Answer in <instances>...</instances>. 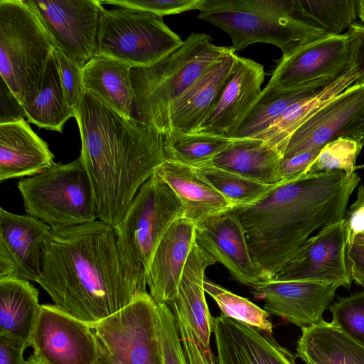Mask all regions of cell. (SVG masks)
Segmentation results:
<instances>
[{
	"label": "cell",
	"mask_w": 364,
	"mask_h": 364,
	"mask_svg": "<svg viewBox=\"0 0 364 364\" xmlns=\"http://www.w3.org/2000/svg\"><path fill=\"white\" fill-rule=\"evenodd\" d=\"M37 283L53 304L92 328L147 291L127 272L115 228L100 220L51 230Z\"/></svg>",
	"instance_id": "6da1fadb"
},
{
	"label": "cell",
	"mask_w": 364,
	"mask_h": 364,
	"mask_svg": "<svg viewBox=\"0 0 364 364\" xmlns=\"http://www.w3.org/2000/svg\"><path fill=\"white\" fill-rule=\"evenodd\" d=\"M74 117L82 142L79 157L92 187L98 220L115 228L141 186L167 160L164 136L86 90Z\"/></svg>",
	"instance_id": "7a4b0ae2"
},
{
	"label": "cell",
	"mask_w": 364,
	"mask_h": 364,
	"mask_svg": "<svg viewBox=\"0 0 364 364\" xmlns=\"http://www.w3.org/2000/svg\"><path fill=\"white\" fill-rule=\"evenodd\" d=\"M360 181L356 172L304 174L277 185L255 203L230 210L245 230L252 260L264 281L274 279L311 233L344 218Z\"/></svg>",
	"instance_id": "3957f363"
},
{
	"label": "cell",
	"mask_w": 364,
	"mask_h": 364,
	"mask_svg": "<svg viewBox=\"0 0 364 364\" xmlns=\"http://www.w3.org/2000/svg\"><path fill=\"white\" fill-rule=\"evenodd\" d=\"M231 49L213 44L208 34L192 33L155 64L132 68L134 118L166 135L173 103Z\"/></svg>",
	"instance_id": "277c9868"
},
{
	"label": "cell",
	"mask_w": 364,
	"mask_h": 364,
	"mask_svg": "<svg viewBox=\"0 0 364 364\" xmlns=\"http://www.w3.org/2000/svg\"><path fill=\"white\" fill-rule=\"evenodd\" d=\"M197 17L225 31L234 52L255 43H270L282 58L328 36L296 18L291 0H203Z\"/></svg>",
	"instance_id": "5b68a950"
},
{
	"label": "cell",
	"mask_w": 364,
	"mask_h": 364,
	"mask_svg": "<svg viewBox=\"0 0 364 364\" xmlns=\"http://www.w3.org/2000/svg\"><path fill=\"white\" fill-rule=\"evenodd\" d=\"M55 48L26 0H0V75L23 107L38 93Z\"/></svg>",
	"instance_id": "8992f818"
},
{
	"label": "cell",
	"mask_w": 364,
	"mask_h": 364,
	"mask_svg": "<svg viewBox=\"0 0 364 364\" xmlns=\"http://www.w3.org/2000/svg\"><path fill=\"white\" fill-rule=\"evenodd\" d=\"M183 217L181 200L154 173L139 189L115 228L123 264L141 289L146 290L147 274L158 245L173 223Z\"/></svg>",
	"instance_id": "52a82bcc"
},
{
	"label": "cell",
	"mask_w": 364,
	"mask_h": 364,
	"mask_svg": "<svg viewBox=\"0 0 364 364\" xmlns=\"http://www.w3.org/2000/svg\"><path fill=\"white\" fill-rule=\"evenodd\" d=\"M17 187L27 214L53 230L98 220L92 187L80 157L54 164L20 180Z\"/></svg>",
	"instance_id": "ba28073f"
},
{
	"label": "cell",
	"mask_w": 364,
	"mask_h": 364,
	"mask_svg": "<svg viewBox=\"0 0 364 364\" xmlns=\"http://www.w3.org/2000/svg\"><path fill=\"white\" fill-rule=\"evenodd\" d=\"M183 41L163 16L118 6L103 9L97 34V54L133 67L149 66L178 49Z\"/></svg>",
	"instance_id": "9c48e42d"
},
{
	"label": "cell",
	"mask_w": 364,
	"mask_h": 364,
	"mask_svg": "<svg viewBox=\"0 0 364 364\" xmlns=\"http://www.w3.org/2000/svg\"><path fill=\"white\" fill-rule=\"evenodd\" d=\"M215 262L196 242L183 269L176 294L167 303L173 315L188 364H217L210 343L213 317L204 289L205 269Z\"/></svg>",
	"instance_id": "30bf717a"
},
{
	"label": "cell",
	"mask_w": 364,
	"mask_h": 364,
	"mask_svg": "<svg viewBox=\"0 0 364 364\" xmlns=\"http://www.w3.org/2000/svg\"><path fill=\"white\" fill-rule=\"evenodd\" d=\"M92 328L99 342L123 364H164L157 304L148 291Z\"/></svg>",
	"instance_id": "8fae6325"
},
{
	"label": "cell",
	"mask_w": 364,
	"mask_h": 364,
	"mask_svg": "<svg viewBox=\"0 0 364 364\" xmlns=\"http://www.w3.org/2000/svg\"><path fill=\"white\" fill-rule=\"evenodd\" d=\"M350 57L348 32L326 36L282 57L267 85L284 91L321 89L352 66Z\"/></svg>",
	"instance_id": "7c38bea8"
},
{
	"label": "cell",
	"mask_w": 364,
	"mask_h": 364,
	"mask_svg": "<svg viewBox=\"0 0 364 364\" xmlns=\"http://www.w3.org/2000/svg\"><path fill=\"white\" fill-rule=\"evenodd\" d=\"M55 48L81 67L97 54L100 0H26Z\"/></svg>",
	"instance_id": "4fadbf2b"
},
{
	"label": "cell",
	"mask_w": 364,
	"mask_h": 364,
	"mask_svg": "<svg viewBox=\"0 0 364 364\" xmlns=\"http://www.w3.org/2000/svg\"><path fill=\"white\" fill-rule=\"evenodd\" d=\"M31 347L46 364H95L99 343L87 323L55 304H41Z\"/></svg>",
	"instance_id": "5bb4252c"
},
{
	"label": "cell",
	"mask_w": 364,
	"mask_h": 364,
	"mask_svg": "<svg viewBox=\"0 0 364 364\" xmlns=\"http://www.w3.org/2000/svg\"><path fill=\"white\" fill-rule=\"evenodd\" d=\"M348 231L344 219L323 228L292 255L274 279L333 283L349 288L346 251Z\"/></svg>",
	"instance_id": "9a60e30c"
},
{
	"label": "cell",
	"mask_w": 364,
	"mask_h": 364,
	"mask_svg": "<svg viewBox=\"0 0 364 364\" xmlns=\"http://www.w3.org/2000/svg\"><path fill=\"white\" fill-rule=\"evenodd\" d=\"M51 228L28 215L0 209V277L21 278L38 282L43 252Z\"/></svg>",
	"instance_id": "2e32d148"
},
{
	"label": "cell",
	"mask_w": 364,
	"mask_h": 364,
	"mask_svg": "<svg viewBox=\"0 0 364 364\" xmlns=\"http://www.w3.org/2000/svg\"><path fill=\"white\" fill-rule=\"evenodd\" d=\"M333 283L270 279L252 287V293L264 301V309L301 328L321 323L336 289Z\"/></svg>",
	"instance_id": "e0dca14e"
},
{
	"label": "cell",
	"mask_w": 364,
	"mask_h": 364,
	"mask_svg": "<svg viewBox=\"0 0 364 364\" xmlns=\"http://www.w3.org/2000/svg\"><path fill=\"white\" fill-rule=\"evenodd\" d=\"M262 65L237 55L218 100L197 132L232 139L262 93Z\"/></svg>",
	"instance_id": "ac0fdd59"
},
{
	"label": "cell",
	"mask_w": 364,
	"mask_h": 364,
	"mask_svg": "<svg viewBox=\"0 0 364 364\" xmlns=\"http://www.w3.org/2000/svg\"><path fill=\"white\" fill-rule=\"evenodd\" d=\"M196 240L239 283L251 288L264 281L252 260L245 230L230 210L197 224Z\"/></svg>",
	"instance_id": "d6986e66"
},
{
	"label": "cell",
	"mask_w": 364,
	"mask_h": 364,
	"mask_svg": "<svg viewBox=\"0 0 364 364\" xmlns=\"http://www.w3.org/2000/svg\"><path fill=\"white\" fill-rule=\"evenodd\" d=\"M217 364H296L270 334L220 314L213 318Z\"/></svg>",
	"instance_id": "ffe728a7"
},
{
	"label": "cell",
	"mask_w": 364,
	"mask_h": 364,
	"mask_svg": "<svg viewBox=\"0 0 364 364\" xmlns=\"http://www.w3.org/2000/svg\"><path fill=\"white\" fill-rule=\"evenodd\" d=\"M364 111V80L356 81L319 109L291 135L282 158L321 149Z\"/></svg>",
	"instance_id": "44dd1931"
},
{
	"label": "cell",
	"mask_w": 364,
	"mask_h": 364,
	"mask_svg": "<svg viewBox=\"0 0 364 364\" xmlns=\"http://www.w3.org/2000/svg\"><path fill=\"white\" fill-rule=\"evenodd\" d=\"M196 225L181 218L173 223L154 255L146 277L149 294L167 304L176 294L183 269L196 243Z\"/></svg>",
	"instance_id": "7402d4cb"
},
{
	"label": "cell",
	"mask_w": 364,
	"mask_h": 364,
	"mask_svg": "<svg viewBox=\"0 0 364 364\" xmlns=\"http://www.w3.org/2000/svg\"><path fill=\"white\" fill-rule=\"evenodd\" d=\"M237 57L232 48L173 103L168 116L169 132L192 134L198 131L215 105Z\"/></svg>",
	"instance_id": "603a6c76"
},
{
	"label": "cell",
	"mask_w": 364,
	"mask_h": 364,
	"mask_svg": "<svg viewBox=\"0 0 364 364\" xmlns=\"http://www.w3.org/2000/svg\"><path fill=\"white\" fill-rule=\"evenodd\" d=\"M155 173L170 186L181 200L184 217L196 225L233 208L194 167L167 159Z\"/></svg>",
	"instance_id": "cb8c5ba5"
},
{
	"label": "cell",
	"mask_w": 364,
	"mask_h": 364,
	"mask_svg": "<svg viewBox=\"0 0 364 364\" xmlns=\"http://www.w3.org/2000/svg\"><path fill=\"white\" fill-rule=\"evenodd\" d=\"M53 154L25 120L0 124V181L33 176L50 167Z\"/></svg>",
	"instance_id": "d4e9b609"
},
{
	"label": "cell",
	"mask_w": 364,
	"mask_h": 364,
	"mask_svg": "<svg viewBox=\"0 0 364 364\" xmlns=\"http://www.w3.org/2000/svg\"><path fill=\"white\" fill-rule=\"evenodd\" d=\"M38 297L30 281L0 277V336L31 347L41 309Z\"/></svg>",
	"instance_id": "484cf974"
},
{
	"label": "cell",
	"mask_w": 364,
	"mask_h": 364,
	"mask_svg": "<svg viewBox=\"0 0 364 364\" xmlns=\"http://www.w3.org/2000/svg\"><path fill=\"white\" fill-rule=\"evenodd\" d=\"M131 68L112 58L97 55L83 68L85 90L125 117L133 119L134 92Z\"/></svg>",
	"instance_id": "4316f807"
},
{
	"label": "cell",
	"mask_w": 364,
	"mask_h": 364,
	"mask_svg": "<svg viewBox=\"0 0 364 364\" xmlns=\"http://www.w3.org/2000/svg\"><path fill=\"white\" fill-rule=\"evenodd\" d=\"M282 158L277 150L261 139H232L229 146L208 165L264 184L275 186L282 183Z\"/></svg>",
	"instance_id": "83f0119b"
},
{
	"label": "cell",
	"mask_w": 364,
	"mask_h": 364,
	"mask_svg": "<svg viewBox=\"0 0 364 364\" xmlns=\"http://www.w3.org/2000/svg\"><path fill=\"white\" fill-rule=\"evenodd\" d=\"M296 356L306 364H364V347L323 321L301 328Z\"/></svg>",
	"instance_id": "f1b7e54d"
},
{
	"label": "cell",
	"mask_w": 364,
	"mask_h": 364,
	"mask_svg": "<svg viewBox=\"0 0 364 364\" xmlns=\"http://www.w3.org/2000/svg\"><path fill=\"white\" fill-rule=\"evenodd\" d=\"M358 75L353 66L337 79L313 94L291 105L257 139L282 156L294 132L319 109L355 83Z\"/></svg>",
	"instance_id": "f546056e"
},
{
	"label": "cell",
	"mask_w": 364,
	"mask_h": 364,
	"mask_svg": "<svg viewBox=\"0 0 364 364\" xmlns=\"http://www.w3.org/2000/svg\"><path fill=\"white\" fill-rule=\"evenodd\" d=\"M23 108L29 122L59 132H63L66 121L74 117V112L65 100L54 50L48 60L38 93L33 102Z\"/></svg>",
	"instance_id": "4dcf8cb0"
},
{
	"label": "cell",
	"mask_w": 364,
	"mask_h": 364,
	"mask_svg": "<svg viewBox=\"0 0 364 364\" xmlns=\"http://www.w3.org/2000/svg\"><path fill=\"white\" fill-rule=\"evenodd\" d=\"M294 15L328 35H339L357 22V0H291Z\"/></svg>",
	"instance_id": "1f68e13d"
},
{
	"label": "cell",
	"mask_w": 364,
	"mask_h": 364,
	"mask_svg": "<svg viewBox=\"0 0 364 364\" xmlns=\"http://www.w3.org/2000/svg\"><path fill=\"white\" fill-rule=\"evenodd\" d=\"M232 141L203 132L186 134L171 130L164 135L167 159L194 168L210 164Z\"/></svg>",
	"instance_id": "d6a6232c"
},
{
	"label": "cell",
	"mask_w": 364,
	"mask_h": 364,
	"mask_svg": "<svg viewBox=\"0 0 364 364\" xmlns=\"http://www.w3.org/2000/svg\"><path fill=\"white\" fill-rule=\"evenodd\" d=\"M316 90L284 91L267 85L232 139H257L291 105Z\"/></svg>",
	"instance_id": "836d02e7"
},
{
	"label": "cell",
	"mask_w": 364,
	"mask_h": 364,
	"mask_svg": "<svg viewBox=\"0 0 364 364\" xmlns=\"http://www.w3.org/2000/svg\"><path fill=\"white\" fill-rule=\"evenodd\" d=\"M196 168L233 208L255 203L277 186L264 184L212 165Z\"/></svg>",
	"instance_id": "e575fe53"
},
{
	"label": "cell",
	"mask_w": 364,
	"mask_h": 364,
	"mask_svg": "<svg viewBox=\"0 0 364 364\" xmlns=\"http://www.w3.org/2000/svg\"><path fill=\"white\" fill-rule=\"evenodd\" d=\"M204 289L220 308V314L272 334L273 324L266 310L206 278Z\"/></svg>",
	"instance_id": "d590c367"
},
{
	"label": "cell",
	"mask_w": 364,
	"mask_h": 364,
	"mask_svg": "<svg viewBox=\"0 0 364 364\" xmlns=\"http://www.w3.org/2000/svg\"><path fill=\"white\" fill-rule=\"evenodd\" d=\"M363 146L364 144L359 140L339 136L321 149L304 174L343 171L350 176L355 172L356 159Z\"/></svg>",
	"instance_id": "8d00e7d4"
},
{
	"label": "cell",
	"mask_w": 364,
	"mask_h": 364,
	"mask_svg": "<svg viewBox=\"0 0 364 364\" xmlns=\"http://www.w3.org/2000/svg\"><path fill=\"white\" fill-rule=\"evenodd\" d=\"M328 309L331 323L364 347V290L339 299Z\"/></svg>",
	"instance_id": "74e56055"
},
{
	"label": "cell",
	"mask_w": 364,
	"mask_h": 364,
	"mask_svg": "<svg viewBox=\"0 0 364 364\" xmlns=\"http://www.w3.org/2000/svg\"><path fill=\"white\" fill-rule=\"evenodd\" d=\"M157 314L164 364H188L168 305L157 304Z\"/></svg>",
	"instance_id": "f35d334b"
},
{
	"label": "cell",
	"mask_w": 364,
	"mask_h": 364,
	"mask_svg": "<svg viewBox=\"0 0 364 364\" xmlns=\"http://www.w3.org/2000/svg\"><path fill=\"white\" fill-rule=\"evenodd\" d=\"M54 54L58 65L65 102L75 113L85 92L83 68L66 57L57 48H55Z\"/></svg>",
	"instance_id": "ab89813d"
},
{
	"label": "cell",
	"mask_w": 364,
	"mask_h": 364,
	"mask_svg": "<svg viewBox=\"0 0 364 364\" xmlns=\"http://www.w3.org/2000/svg\"><path fill=\"white\" fill-rule=\"evenodd\" d=\"M102 4L147 11L161 16L199 10L203 0H106Z\"/></svg>",
	"instance_id": "60d3db41"
},
{
	"label": "cell",
	"mask_w": 364,
	"mask_h": 364,
	"mask_svg": "<svg viewBox=\"0 0 364 364\" xmlns=\"http://www.w3.org/2000/svg\"><path fill=\"white\" fill-rule=\"evenodd\" d=\"M321 149H311L296 154L289 158H282L280 174L282 183L298 178L318 154Z\"/></svg>",
	"instance_id": "b9f144b4"
},
{
	"label": "cell",
	"mask_w": 364,
	"mask_h": 364,
	"mask_svg": "<svg viewBox=\"0 0 364 364\" xmlns=\"http://www.w3.org/2000/svg\"><path fill=\"white\" fill-rule=\"evenodd\" d=\"M26 112L6 82L0 80V124L24 120Z\"/></svg>",
	"instance_id": "7bdbcfd3"
},
{
	"label": "cell",
	"mask_w": 364,
	"mask_h": 364,
	"mask_svg": "<svg viewBox=\"0 0 364 364\" xmlns=\"http://www.w3.org/2000/svg\"><path fill=\"white\" fill-rule=\"evenodd\" d=\"M344 220L348 231V244L353 243L355 236L364 232V186H358L357 199L346 210Z\"/></svg>",
	"instance_id": "ee69618b"
},
{
	"label": "cell",
	"mask_w": 364,
	"mask_h": 364,
	"mask_svg": "<svg viewBox=\"0 0 364 364\" xmlns=\"http://www.w3.org/2000/svg\"><path fill=\"white\" fill-rule=\"evenodd\" d=\"M351 39V65L358 75V81L364 80V23L355 22L347 31Z\"/></svg>",
	"instance_id": "f6af8a7d"
},
{
	"label": "cell",
	"mask_w": 364,
	"mask_h": 364,
	"mask_svg": "<svg viewBox=\"0 0 364 364\" xmlns=\"http://www.w3.org/2000/svg\"><path fill=\"white\" fill-rule=\"evenodd\" d=\"M346 264L352 280L364 287V246L347 245Z\"/></svg>",
	"instance_id": "bcb514c9"
},
{
	"label": "cell",
	"mask_w": 364,
	"mask_h": 364,
	"mask_svg": "<svg viewBox=\"0 0 364 364\" xmlns=\"http://www.w3.org/2000/svg\"><path fill=\"white\" fill-rule=\"evenodd\" d=\"M26 348L21 342L0 336V364H28L23 358Z\"/></svg>",
	"instance_id": "7dc6e473"
},
{
	"label": "cell",
	"mask_w": 364,
	"mask_h": 364,
	"mask_svg": "<svg viewBox=\"0 0 364 364\" xmlns=\"http://www.w3.org/2000/svg\"><path fill=\"white\" fill-rule=\"evenodd\" d=\"M339 136L350 137L364 144V111L342 129Z\"/></svg>",
	"instance_id": "c3c4849f"
},
{
	"label": "cell",
	"mask_w": 364,
	"mask_h": 364,
	"mask_svg": "<svg viewBox=\"0 0 364 364\" xmlns=\"http://www.w3.org/2000/svg\"><path fill=\"white\" fill-rule=\"evenodd\" d=\"M98 340V339H97ZM99 355L95 364H123L110 353L98 341Z\"/></svg>",
	"instance_id": "681fc988"
},
{
	"label": "cell",
	"mask_w": 364,
	"mask_h": 364,
	"mask_svg": "<svg viewBox=\"0 0 364 364\" xmlns=\"http://www.w3.org/2000/svg\"><path fill=\"white\" fill-rule=\"evenodd\" d=\"M358 18L364 23V0H357Z\"/></svg>",
	"instance_id": "f907efd6"
},
{
	"label": "cell",
	"mask_w": 364,
	"mask_h": 364,
	"mask_svg": "<svg viewBox=\"0 0 364 364\" xmlns=\"http://www.w3.org/2000/svg\"><path fill=\"white\" fill-rule=\"evenodd\" d=\"M352 244L364 246V232L357 234L355 236Z\"/></svg>",
	"instance_id": "816d5d0a"
},
{
	"label": "cell",
	"mask_w": 364,
	"mask_h": 364,
	"mask_svg": "<svg viewBox=\"0 0 364 364\" xmlns=\"http://www.w3.org/2000/svg\"><path fill=\"white\" fill-rule=\"evenodd\" d=\"M27 360L28 364H46L37 355L33 353Z\"/></svg>",
	"instance_id": "f5cc1de1"
}]
</instances>
